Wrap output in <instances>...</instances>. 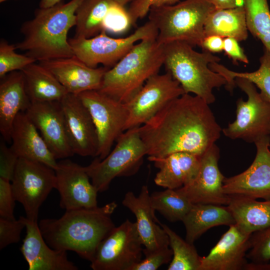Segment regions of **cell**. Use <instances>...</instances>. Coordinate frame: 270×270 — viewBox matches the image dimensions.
<instances>
[{
    "label": "cell",
    "instance_id": "obj_6",
    "mask_svg": "<svg viewBox=\"0 0 270 270\" xmlns=\"http://www.w3.org/2000/svg\"><path fill=\"white\" fill-rule=\"evenodd\" d=\"M214 8L207 0H185L172 5L152 7L148 20L158 30L159 43L180 41L200 46L205 37L206 21Z\"/></svg>",
    "mask_w": 270,
    "mask_h": 270
},
{
    "label": "cell",
    "instance_id": "obj_40",
    "mask_svg": "<svg viewBox=\"0 0 270 270\" xmlns=\"http://www.w3.org/2000/svg\"><path fill=\"white\" fill-rule=\"evenodd\" d=\"M180 2V0H134L131 2L128 9L131 18L132 24L144 18L152 6L172 5Z\"/></svg>",
    "mask_w": 270,
    "mask_h": 270
},
{
    "label": "cell",
    "instance_id": "obj_29",
    "mask_svg": "<svg viewBox=\"0 0 270 270\" xmlns=\"http://www.w3.org/2000/svg\"><path fill=\"white\" fill-rule=\"evenodd\" d=\"M205 36L218 35L232 38L238 42L248 36L245 10L243 6L226 9L214 8L208 15L204 24Z\"/></svg>",
    "mask_w": 270,
    "mask_h": 270
},
{
    "label": "cell",
    "instance_id": "obj_1",
    "mask_svg": "<svg viewBox=\"0 0 270 270\" xmlns=\"http://www.w3.org/2000/svg\"><path fill=\"white\" fill-rule=\"evenodd\" d=\"M138 132L147 156L162 158L176 152L201 156L218 140L222 129L209 104L185 93L139 126Z\"/></svg>",
    "mask_w": 270,
    "mask_h": 270
},
{
    "label": "cell",
    "instance_id": "obj_47",
    "mask_svg": "<svg viewBox=\"0 0 270 270\" xmlns=\"http://www.w3.org/2000/svg\"><path fill=\"white\" fill-rule=\"evenodd\" d=\"M62 1V0H40L39 7L40 8L52 7Z\"/></svg>",
    "mask_w": 270,
    "mask_h": 270
},
{
    "label": "cell",
    "instance_id": "obj_18",
    "mask_svg": "<svg viewBox=\"0 0 270 270\" xmlns=\"http://www.w3.org/2000/svg\"><path fill=\"white\" fill-rule=\"evenodd\" d=\"M68 136L74 154L96 156V130L91 115L78 94H67L60 101Z\"/></svg>",
    "mask_w": 270,
    "mask_h": 270
},
{
    "label": "cell",
    "instance_id": "obj_4",
    "mask_svg": "<svg viewBox=\"0 0 270 270\" xmlns=\"http://www.w3.org/2000/svg\"><path fill=\"white\" fill-rule=\"evenodd\" d=\"M157 38L144 39L104 74L101 92L126 103L164 65V45Z\"/></svg>",
    "mask_w": 270,
    "mask_h": 270
},
{
    "label": "cell",
    "instance_id": "obj_45",
    "mask_svg": "<svg viewBox=\"0 0 270 270\" xmlns=\"http://www.w3.org/2000/svg\"><path fill=\"white\" fill-rule=\"evenodd\" d=\"M216 8L226 9L244 6L243 0H207Z\"/></svg>",
    "mask_w": 270,
    "mask_h": 270
},
{
    "label": "cell",
    "instance_id": "obj_30",
    "mask_svg": "<svg viewBox=\"0 0 270 270\" xmlns=\"http://www.w3.org/2000/svg\"><path fill=\"white\" fill-rule=\"evenodd\" d=\"M259 68L252 72H238L232 70L219 62L210 65L214 71L224 76L227 82L225 87L232 92L236 85L234 80L242 78L252 82L260 90V94L266 100L270 102V52L264 48V53L260 58Z\"/></svg>",
    "mask_w": 270,
    "mask_h": 270
},
{
    "label": "cell",
    "instance_id": "obj_23",
    "mask_svg": "<svg viewBox=\"0 0 270 270\" xmlns=\"http://www.w3.org/2000/svg\"><path fill=\"white\" fill-rule=\"evenodd\" d=\"M10 146L18 157L42 162L55 170L56 160L25 112L16 116L11 133Z\"/></svg>",
    "mask_w": 270,
    "mask_h": 270
},
{
    "label": "cell",
    "instance_id": "obj_33",
    "mask_svg": "<svg viewBox=\"0 0 270 270\" xmlns=\"http://www.w3.org/2000/svg\"><path fill=\"white\" fill-rule=\"evenodd\" d=\"M248 30L270 52V10L268 0H243Z\"/></svg>",
    "mask_w": 270,
    "mask_h": 270
},
{
    "label": "cell",
    "instance_id": "obj_16",
    "mask_svg": "<svg viewBox=\"0 0 270 270\" xmlns=\"http://www.w3.org/2000/svg\"><path fill=\"white\" fill-rule=\"evenodd\" d=\"M220 149L214 144L202 156L198 173L189 184L177 190L192 204L227 206L230 196L224 192L225 178L218 166Z\"/></svg>",
    "mask_w": 270,
    "mask_h": 270
},
{
    "label": "cell",
    "instance_id": "obj_48",
    "mask_svg": "<svg viewBox=\"0 0 270 270\" xmlns=\"http://www.w3.org/2000/svg\"><path fill=\"white\" fill-rule=\"evenodd\" d=\"M116 4L120 5L123 6L129 3L130 2H132L134 0H112Z\"/></svg>",
    "mask_w": 270,
    "mask_h": 270
},
{
    "label": "cell",
    "instance_id": "obj_19",
    "mask_svg": "<svg viewBox=\"0 0 270 270\" xmlns=\"http://www.w3.org/2000/svg\"><path fill=\"white\" fill-rule=\"evenodd\" d=\"M251 236L236 224L230 226L208 254L201 256L200 270H244Z\"/></svg>",
    "mask_w": 270,
    "mask_h": 270
},
{
    "label": "cell",
    "instance_id": "obj_14",
    "mask_svg": "<svg viewBox=\"0 0 270 270\" xmlns=\"http://www.w3.org/2000/svg\"><path fill=\"white\" fill-rule=\"evenodd\" d=\"M254 144L256 152L253 162L240 174L225 178L223 190L228 196L270 200V136Z\"/></svg>",
    "mask_w": 270,
    "mask_h": 270
},
{
    "label": "cell",
    "instance_id": "obj_31",
    "mask_svg": "<svg viewBox=\"0 0 270 270\" xmlns=\"http://www.w3.org/2000/svg\"><path fill=\"white\" fill-rule=\"evenodd\" d=\"M112 0H84L76 12L74 37L90 38L102 30L103 20Z\"/></svg>",
    "mask_w": 270,
    "mask_h": 270
},
{
    "label": "cell",
    "instance_id": "obj_42",
    "mask_svg": "<svg viewBox=\"0 0 270 270\" xmlns=\"http://www.w3.org/2000/svg\"><path fill=\"white\" fill-rule=\"evenodd\" d=\"M10 182L0 178V217L16 219L14 213L16 200Z\"/></svg>",
    "mask_w": 270,
    "mask_h": 270
},
{
    "label": "cell",
    "instance_id": "obj_5",
    "mask_svg": "<svg viewBox=\"0 0 270 270\" xmlns=\"http://www.w3.org/2000/svg\"><path fill=\"white\" fill-rule=\"evenodd\" d=\"M164 65L181 86L186 94H193L208 104L216 100L213 90L226 86L227 82L210 64L219 62L220 58L206 51H196L194 46L184 42L163 44Z\"/></svg>",
    "mask_w": 270,
    "mask_h": 270
},
{
    "label": "cell",
    "instance_id": "obj_2",
    "mask_svg": "<svg viewBox=\"0 0 270 270\" xmlns=\"http://www.w3.org/2000/svg\"><path fill=\"white\" fill-rule=\"evenodd\" d=\"M115 201L101 207L66 210L58 218H45L38 223L40 233L53 249L72 250L91 262L100 242L116 227L111 216Z\"/></svg>",
    "mask_w": 270,
    "mask_h": 270
},
{
    "label": "cell",
    "instance_id": "obj_11",
    "mask_svg": "<svg viewBox=\"0 0 270 270\" xmlns=\"http://www.w3.org/2000/svg\"><path fill=\"white\" fill-rule=\"evenodd\" d=\"M78 95L92 118L98 139L96 156L102 160L109 154L114 143L125 131L128 116L126 104L98 90H88Z\"/></svg>",
    "mask_w": 270,
    "mask_h": 270
},
{
    "label": "cell",
    "instance_id": "obj_8",
    "mask_svg": "<svg viewBox=\"0 0 270 270\" xmlns=\"http://www.w3.org/2000/svg\"><path fill=\"white\" fill-rule=\"evenodd\" d=\"M158 30L148 20L132 34L122 38H113L102 30L90 38L74 37L68 39L74 55L88 66L98 65L111 68L121 60L138 42L150 38H157Z\"/></svg>",
    "mask_w": 270,
    "mask_h": 270
},
{
    "label": "cell",
    "instance_id": "obj_46",
    "mask_svg": "<svg viewBox=\"0 0 270 270\" xmlns=\"http://www.w3.org/2000/svg\"><path fill=\"white\" fill-rule=\"evenodd\" d=\"M244 270H270V264H247Z\"/></svg>",
    "mask_w": 270,
    "mask_h": 270
},
{
    "label": "cell",
    "instance_id": "obj_27",
    "mask_svg": "<svg viewBox=\"0 0 270 270\" xmlns=\"http://www.w3.org/2000/svg\"><path fill=\"white\" fill-rule=\"evenodd\" d=\"M227 205L238 227L244 232L252 234L270 226V200L241 196H229Z\"/></svg>",
    "mask_w": 270,
    "mask_h": 270
},
{
    "label": "cell",
    "instance_id": "obj_35",
    "mask_svg": "<svg viewBox=\"0 0 270 270\" xmlns=\"http://www.w3.org/2000/svg\"><path fill=\"white\" fill-rule=\"evenodd\" d=\"M15 44H10L4 40L0 42V78L6 74L21 70L27 66L36 62L33 58L26 54L16 52Z\"/></svg>",
    "mask_w": 270,
    "mask_h": 270
},
{
    "label": "cell",
    "instance_id": "obj_49",
    "mask_svg": "<svg viewBox=\"0 0 270 270\" xmlns=\"http://www.w3.org/2000/svg\"><path fill=\"white\" fill-rule=\"evenodd\" d=\"M7 0H0V2L2 3Z\"/></svg>",
    "mask_w": 270,
    "mask_h": 270
},
{
    "label": "cell",
    "instance_id": "obj_36",
    "mask_svg": "<svg viewBox=\"0 0 270 270\" xmlns=\"http://www.w3.org/2000/svg\"><path fill=\"white\" fill-rule=\"evenodd\" d=\"M132 26L128 10L114 2L108 10L102 24V30L106 32L120 34Z\"/></svg>",
    "mask_w": 270,
    "mask_h": 270
},
{
    "label": "cell",
    "instance_id": "obj_13",
    "mask_svg": "<svg viewBox=\"0 0 270 270\" xmlns=\"http://www.w3.org/2000/svg\"><path fill=\"white\" fill-rule=\"evenodd\" d=\"M184 94L180 84L168 72L152 76L126 103L128 116L125 130L145 124L169 102Z\"/></svg>",
    "mask_w": 270,
    "mask_h": 270
},
{
    "label": "cell",
    "instance_id": "obj_34",
    "mask_svg": "<svg viewBox=\"0 0 270 270\" xmlns=\"http://www.w3.org/2000/svg\"><path fill=\"white\" fill-rule=\"evenodd\" d=\"M167 234L173 253L168 270H200V258L194 244L183 240L165 224L159 222Z\"/></svg>",
    "mask_w": 270,
    "mask_h": 270
},
{
    "label": "cell",
    "instance_id": "obj_3",
    "mask_svg": "<svg viewBox=\"0 0 270 270\" xmlns=\"http://www.w3.org/2000/svg\"><path fill=\"white\" fill-rule=\"evenodd\" d=\"M84 0L62 1L36 10L34 18L22 25L24 38L16 48L39 62L74 56L68 34L76 26V12Z\"/></svg>",
    "mask_w": 270,
    "mask_h": 270
},
{
    "label": "cell",
    "instance_id": "obj_39",
    "mask_svg": "<svg viewBox=\"0 0 270 270\" xmlns=\"http://www.w3.org/2000/svg\"><path fill=\"white\" fill-rule=\"evenodd\" d=\"M172 255V251L169 246L162 248L146 256L132 270H156L161 266L170 262Z\"/></svg>",
    "mask_w": 270,
    "mask_h": 270
},
{
    "label": "cell",
    "instance_id": "obj_25",
    "mask_svg": "<svg viewBox=\"0 0 270 270\" xmlns=\"http://www.w3.org/2000/svg\"><path fill=\"white\" fill-rule=\"evenodd\" d=\"M30 104L20 70L0 78V132L6 142H11L12 130L16 116L21 112H26Z\"/></svg>",
    "mask_w": 270,
    "mask_h": 270
},
{
    "label": "cell",
    "instance_id": "obj_43",
    "mask_svg": "<svg viewBox=\"0 0 270 270\" xmlns=\"http://www.w3.org/2000/svg\"><path fill=\"white\" fill-rule=\"evenodd\" d=\"M223 51L235 64L238 62L246 64L249 62L247 56L239 44L238 41L234 38H224Z\"/></svg>",
    "mask_w": 270,
    "mask_h": 270
},
{
    "label": "cell",
    "instance_id": "obj_26",
    "mask_svg": "<svg viewBox=\"0 0 270 270\" xmlns=\"http://www.w3.org/2000/svg\"><path fill=\"white\" fill-rule=\"evenodd\" d=\"M186 229V240L194 244L211 228L236 224L227 206L210 204H193L182 220Z\"/></svg>",
    "mask_w": 270,
    "mask_h": 270
},
{
    "label": "cell",
    "instance_id": "obj_28",
    "mask_svg": "<svg viewBox=\"0 0 270 270\" xmlns=\"http://www.w3.org/2000/svg\"><path fill=\"white\" fill-rule=\"evenodd\" d=\"M20 71L31 102H59L68 94L52 72L40 63H32Z\"/></svg>",
    "mask_w": 270,
    "mask_h": 270
},
{
    "label": "cell",
    "instance_id": "obj_41",
    "mask_svg": "<svg viewBox=\"0 0 270 270\" xmlns=\"http://www.w3.org/2000/svg\"><path fill=\"white\" fill-rule=\"evenodd\" d=\"M19 158L11 147L0 143V178L12 181Z\"/></svg>",
    "mask_w": 270,
    "mask_h": 270
},
{
    "label": "cell",
    "instance_id": "obj_9",
    "mask_svg": "<svg viewBox=\"0 0 270 270\" xmlns=\"http://www.w3.org/2000/svg\"><path fill=\"white\" fill-rule=\"evenodd\" d=\"M234 81L236 86L246 94L247 100H238L236 120L222 129V133L230 139H242L249 143L270 136V102L248 80L236 78Z\"/></svg>",
    "mask_w": 270,
    "mask_h": 270
},
{
    "label": "cell",
    "instance_id": "obj_22",
    "mask_svg": "<svg viewBox=\"0 0 270 270\" xmlns=\"http://www.w3.org/2000/svg\"><path fill=\"white\" fill-rule=\"evenodd\" d=\"M25 224L26 234L20 248L29 270H78L68 258L66 251L50 248L42 237L38 222L20 216Z\"/></svg>",
    "mask_w": 270,
    "mask_h": 270
},
{
    "label": "cell",
    "instance_id": "obj_10",
    "mask_svg": "<svg viewBox=\"0 0 270 270\" xmlns=\"http://www.w3.org/2000/svg\"><path fill=\"white\" fill-rule=\"evenodd\" d=\"M11 184L15 200L22 205L26 218L38 222L40 206L56 188L54 170L42 162L20 158Z\"/></svg>",
    "mask_w": 270,
    "mask_h": 270
},
{
    "label": "cell",
    "instance_id": "obj_20",
    "mask_svg": "<svg viewBox=\"0 0 270 270\" xmlns=\"http://www.w3.org/2000/svg\"><path fill=\"white\" fill-rule=\"evenodd\" d=\"M122 204L136 218L137 230L144 246L143 254L145 256L162 248L170 246L167 234L160 224H157L160 222L152 208L150 194L146 185L142 187L138 196L132 192H127Z\"/></svg>",
    "mask_w": 270,
    "mask_h": 270
},
{
    "label": "cell",
    "instance_id": "obj_15",
    "mask_svg": "<svg viewBox=\"0 0 270 270\" xmlns=\"http://www.w3.org/2000/svg\"><path fill=\"white\" fill-rule=\"evenodd\" d=\"M56 188L60 194V207L66 210L98 207V190L85 169L69 160L58 162L54 170Z\"/></svg>",
    "mask_w": 270,
    "mask_h": 270
},
{
    "label": "cell",
    "instance_id": "obj_24",
    "mask_svg": "<svg viewBox=\"0 0 270 270\" xmlns=\"http://www.w3.org/2000/svg\"><path fill=\"white\" fill-rule=\"evenodd\" d=\"M202 155L176 152L162 158L148 156L158 169L155 184L166 188L178 189L191 183L196 177Z\"/></svg>",
    "mask_w": 270,
    "mask_h": 270
},
{
    "label": "cell",
    "instance_id": "obj_12",
    "mask_svg": "<svg viewBox=\"0 0 270 270\" xmlns=\"http://www.w3.org/2000/svg\"><path fill=\"white\" fill-rule=\"evenodd\" d=\"M142 245L136 223L127 219L100 242L90 268L93 270H132L142 260Z\"/></svg>",
    "mask_w": 270,
    "mask_h": 270
},
{
    "label": "cell",
    "instance_id": "obj_44",
    "mask_svg": "<svg viewBox=\"0 0 270 270\" xmlns=\"http://www.w3.org/2000/svg\"><path fill=\"white\" fill-rule=\"evenodd\" d=\"M224 38L218 35L206 36L200 46L203 51L211 53L220 52L223 51Z\"/></svg>",
    "mask_w": 270,
    "mask_h": 270
},
{
    "label": "cell",
    "instance_id": "obj_38",
    "mask_svg": "<svg viewBox=\"0 0 270 270\" xmlns=\"http://www.w3.org/2000/svg\"><path fill=\"white\" fill-rule=\"evenodd\" d=\"M24 228L25 224L20 217L18 220L0 217V250L18 242Z\"/></svg>",
    "mask_w": 270,
    "mask_h": 270
},
{
    "label": "cell",
    "instance_id": "obj_17",
    "mask_svg": "<svg viewBox=\"0 0 270 270\" xmlns=\"http://www.w3.org/2000/svg\"><path fill=\"white\" fill-rule=\"evenodd\" d=\"M56 160L74 154L59 102H31L25 112Z\"/></svg>",
    "mask_w": 270,
    "mask_h": 270
},
{
    "label": "cell",
    "instance_id": "obj_37",
    "mask_svg": "<svg viewBox=\"0 0 270 270\" xmlns=\"http://www.w3.org/2000/svg\"><path fill=\"white\" fill-rule=\"evenodd\" d=\"M246 258L254 264L270 261V226L252 234L250 247Z\"/></svg>",
    "mask_w": 270,
    "mask_h": 270
},
{
    "label": "cell",
    "instance_id": "obj_7",
    "mask_svg": "<svg viewBox=\"0 0 270 270\" xmlns=\"http://www.w3.org/2000/svg\"><path fill=\"white\" fill-rule=\"evenodd\" d=\"M138 127L125 130L116 140L114 148L105 158L101 160L96 158L85 166L98 192L107 190L114 178L132 176L138 171L144 156L148 154Z\"/></svg>",
    "mask_w": 270,
    "mask_h": 270
},
{
    "label": "cell",
    "instance_id": "obj_21",
    "mask_svg": "<svg viewBox=\"0 0 270 270\" xmlns=\"http://www.w3.org/2000/svg\"><path fill=\"white\" fill-rule=\"evenodd\" d=\"M56 76L70 94L99 90L106 72L105 66L90 68L75 56L66 58L40 62Z\"/></svg>",
    "mask_w": 270,
    "mask_h": 270
},
{
    "label": "cell",
    "instance_id": "obj_32",
    "mask_svg": "<svg viewBox=\"0 0 270 270\" xmlns=\"http://www.w3.org/2000/svg\"><path fill=\"white\" fill-rule=\"evenodd\" d=\"M152 210L158 211L171 222L182 221L193 204L177 189L166 188L150 194Z\"/></svg>",
    "mask_w": 270,
    "mask_h": 270
}]
</instances>
